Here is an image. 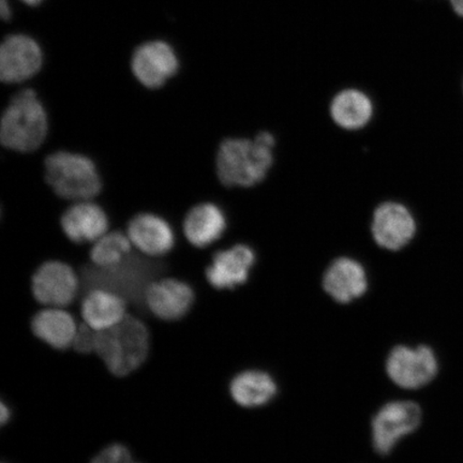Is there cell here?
<instances>
[{
	"mask_svg": "<svg viewBox=\"0 0 463 463\" xmlns=\"http://www.w3.org/2000/svg\"><path fill=\"white\" fill-rule=\"evenodd\" d=\"M230 392L241 407L258 408L269 403L276 396L277 384L269 373L248 370L232 380Z\"/></svg>",
	"mask_w": 463,
	"mask_h": 463,
	"instance_id": "obj_20",
	"label": "cell"
},
{
	"mask_svg": "<svg viewBox=\"0 0 463 463\" xmlns=\"http://www.w3.org/2000/svg\"><path fill=\"white\" fill-rule=\"evenodd\" d=\"M276 138L269 131L252 138L228 137L219 144L215 172L228 188H250L262 183L274 165Z\"/></svg>",
	"mask_w": 463,
	"mask_h": 463,
	"instance_id": "obj_2",
	"label": "cell"
},
{
	"mask_svg": "<svg viewBox=\"0 0 463 463\" xmlns=\"http://www.w3.org/2000/svg\"><path fill=\"white\" fill-rule=\"evenodd\" d=\"M31 328L43 343L55 350H66L73 344L78 324L71 312L58 307H49L33 316Z\"/></svg>",
	"mask_w": 463,
	"mask_h": 463,
	"instance_id": "obj_19",
	"label": "cell"
},
{
	"mask_svg": "<svg viewBox=\"0 0 463 463\" xmlns=\"http://www.w3.org/2000/svg\"><path fill=\"white\" fill-rule=\"evenodd\" d=\"M10 410L5 402L2 403V415H0V419H2V424L5 425L10 420Z\"/></svg>",
	"mask_w": 463,
	"mask_h": 463,
	"instance_id": "obj_27",
	"label": "cell"
},
{
	"mask_svg": "<svg viewBox=\"0 0 463 463\" xmlns=\"http://www.w3.org/2000/svg\"><path fill=\"white\" fill-rule=\"evenodd\" d=\"M132 72L148 89H158L178 71V60L170 44L152 42L138 46L132 57Z\"/></svg>",
	"mask_w": 463,
	"mask_h": 463,
	"instance_id": "obj_15",
	"label": "cell"
},
{
	"mask_svg": "<svg viewBox=\"0 0 463 463\" xmlns=\"http://www.w3.org/2000/svg\"><path fill=\"white\" fill-rule=\"evenodd\" d=\"M421 410L412 402L386 403L375 414L373 422V445L376 453L390 455L404 437L420 425Z\"/></svg>",
	"mask_w": 463,
	"mask_h": 463,
	"instance_id": "obj_8",
	"label": "cell"
},
{
	"mask_svg": "<svg viewBox=\"0 0 463 463\" xmlns=\"http://www.w3.org/2000/svg\"><path fill=\"white\" fill-rule=\"evenodd\" d=\"M256 260V252L246 244L220 249L212 254L210 263L205 266V279L218 291L234 289L245 285Z\"/></svg>",
	"mask_w": 463,
	"mask_h": 463,
	"instance_id": "obj_10",
	"label": "cell"
},
{
	"mask_svg": "<svg viewBox=\"0 0 463 463\" xmlns=\"http://www.w3.org/2000/svg\"><path fill=\"white\" fill-rule=\"evenodd\" d=\"M80 300L83 321L98 332L116 326L128 314L127 300L109 289H90Z\"/></svg>",
	"mask_w": 463,
	"mask_h": 463,
	"instance_id": "obj_18",
	"label": "cell"
},
{
	"mask_svg": "<svg viewBox=\"0 0 463 463\" xmlns=\"http://www.w3.org/2000/svg\"><path fill=\"white\" fill-rule=\"evenodd\" d=\"M43 169L46 186L61 200H94L102 193L99 167L90 156L71 150H55L46 156Z\"/></svg>",
	"mask_w": 463,
	"mask_h": 463,
	"instance_id": "obj_3",
	"label": "cell"
},
{
	"mask_svg": "<svg viewBox=\"0 0 463 463\" xmlns=\"http://www.w3.org/2000/svg\"><path fill=\"white\" fill-rule=\"evenodd\" d=\"M67 239L77 245L95 242L109 232L111 220L100 203L92 200L72 202L60 216Z\"/></svg>",
	"mask_w": 463,
	"mask_h": 463,
	"instance_id": "obj_13",
	"label": "cell"
},
{
	"mask_svg": "<svg viewBox=\"0 0 463 463\" xmlns=\"http://www.w3.org/2000/svg\"><path fill=\"white\" fill-rule=\"evenodd\" d=\"M368 285L366 269L358 260L349 257L334 260L322 277L324 291L341 305L361 298L367 292Z\"/></svg>",
	"mask_w": 463,
	"mask_h": 463,
	"instance_id": "obj_16",
	"label": "cell"
},
{
	"mask_svg": "<svg viewBox=\"0 0 463 463\" xmlns=\"http://www.w3.org/2000/svg\"><path fill=\"white\" fill-rule=\"evenodd\" d=\"M49 132L43 104L33 90L19 92L0 120V142L11 152L26 154L43 146Z\"/></svg>",
	"mask_w": 463,
	"mask_h": 463,
	"instance_id": "obj_5",
	"label": "cell"
},
{
	"mask_svg": "<svg viewBox=\"0 0 463 463\" xmlns=\"http://www.w3.org/2000/svg\"><path fill=\"white\" fill-rule=\"evenodd\" d=\"M416 234V222L407 206L398 202H384L375 208L372 235L375 244L389 251L402 250Z\"/></svg>",
	"mask_w": 463,
	"mask_h": 463,
	"instance_id": "obj_11",
	"label": "cell"
},
{
	"mask_svg": "<svg viewBox=\"0 0 463 463\" xmlns=\"http://www.w3.org/2000/svg\"><path fill=\"white\" fill-rule=\"evenodd\" d=\"M133 250L129 236L124 231L115 229L92 242L90 248L89 259L91 264L98 268H113L129 256Z\"/></svg>",
	"mask_w": 463,
	"mask_h": 463,
	"instance_id": "obj_22",
	"label": "cell"
},
{
	"mask_svg": "<svg viewBox=\"0 0 463 463\" xmlns=\"http://www.w3.org/2000/svg\"><path fill=\"white\" fill-rule=\"evenodd\" d=\"M22 2L28 5H32V7H34V5L42 4L43 0H22Z\"/></svg>",
	"mask_w": 463,
	"mask_h": 463,
	"instance_id": "obj_28",
	"label": "cell"
},
{
	"mask_svg": "<svg viewBox=\"0 0 463 463\" xmlns=\"http://www.w3.org/2000/svg\"><path fill=\"white\" fill-rule=\"evenodd\" d=\"M90 463H133L130 450L121 444L109 445Z\"/></svg>",
	"mask_w": 463,
	"mask_h": 463,
	"instance_id": "obj_24",
	"label": "cell"
},
{
	"mask_svg": "<svg viewBox=\"0 0 463 463\" xmlns=\"http://www.w3.org/2000/svg\"><path fill=\"white\" fill-rule=\"evenodd\" d=\"M150 335L146 324L127 314L116 326L97 332L95 353L109 372L119 378L129 375L146 361Z\"/></svg>",
	"mask_w": 463,
	"mask_h": 463,
	"instance_id": "obj_4",
	"label": "cell"
},
{
	"mask_svg": "<svg viewBox=\"0 0 463 463\" xmlns=\"http://www.w3.org/2000/svg\"><path fill=\"white\" fill-rule=\"evenodd\" d=\"M133 463H137V462H133Z\"/></svg>",
	"mask_w": 463,
	"mask_h": 463,
	"instance_id": "obj_29",
	"label": "cell"
},
{
	"mask_svg": "<svg viewBox=\"0 0 463 463\" xmlns=\"http://www.w3.org/2000/svg\"><path fill=\"white\" fill-rule=\"evenodd\" d=\"M146 308L159 320L175 322L187 317L196 300L190 283L176 277H161L149 283L144 293Z\"/></svg>",
	"mask_w": 463,
	"mask_h": 463,
	"instance_id": "obj_9",
	"label": "cell"
},
{
	"mask_svg": "<svg viewBox=\"0 0 463 463\" xmlns=\"http://www.w3.org/2000/svg\"><path fill=\"white\" fill-rule=\"evenodd\" d=\"M126 233L138 251L152 258H164L177 241L169 220L152 212L133 215L126 224Z\"/></svg>",
	"mask_w": 463,
	"mask_h": 463,
	"instance_id": "obj_14",
	"label": "cell"
},
{
	"mask_svg": "<svg viewBox=\"0 0 463 463\" xmlns=\"http://www.w3.org/2000/svg\"><path fill=\"white\" fill-rule=\"evenodd\" d=\"M373 115L370 98L357 90H345L334 98L331 116L334 123L345 130H360L369 124Z\"/></svg>",
	"mask_w": 463,
	"mask_h": 463,
	"instance_id": "obj_21",
	"label": "cell"
},
{
	"mask_svg": "<svg viewBox=\"0 0 463 463\" xmlns=\"http://www.w3.org/2000/svg\"><path fill=\"white\" fill-rule=\"evenodd\" d=\"M43 62L42 48L26 34H13L0 46V79L4 83L24 82L40 71Z\"/></svg>",
	"mask_w": 463,
	"mask_h": 463,
	"instance_id": "obj_12",
	"label": "cell"
},
{
	"mask_svg": "<svg viewBox=\"0 0 463 463\" xmlns=\"http://www.w3.org/2000/svg\"><path fill=\"white\" fill-rule=\"evenodd\" d=\"M31 291L38 304L61 308L79 298L80 278L65 260H46L31 277Z\"/></svg>",
	"mask_w": 463,
	"mask_h": 463,
	"instance_id": "obj_6",
	"label": "cell"
},
{
	"mask_svg": "<svg viewBox=\"0 0 463 463\" xmlns=\"http://www.w3.org/2000/svg\"><path fill=\"white\" fill-rule=\"evenodd\" d=\"M455 13L463 17V0H449Z\"/></svg>",
	"mask_w": 463,
	"mask_h": 463,
	"instance_id": "obj_26",
	"label": "cell"
},
{
	"mask_svg": "<svg viewBox=\"0 0 463 463\" xmlns=\"http://www.w3.org/2000/svg\"><path fill=\"white\" fill-rule=\"evenodd\" d=\"M170 266L164 260H155L140 251L132 250L128 257L113 268H98L80 264V298L90 289L103 288L123 297L138 312H146L144 293L150 282L161 278Z\"/></svg>",
	"mask_w": 463,
	"mask_h": 463,
	"instance_id": "obj_1",
	"label": "cell"
},
{
	"mask_svg": "<svg viewBox=\"0 0 463 463\" xmlns=\"http://www.w3.org/2000/svg\"><path fill=\"white\" fill-rule=\"evenodd\" d=\"M0 15L4 20H9L11 17V9L9 0H0Z\"/></svg>",
	"mask_w": 463,
	"mask_h": 463,
	"instance_id": "obj_25",
	"label": "cell"
},
{
	"mask_svg": "<svg viewBox=\"0 0 463 463\" xmlns=\"http://www.w3.org/2000/svg\"><path fill=\"white\" fill-rule=\"evenodd\" d=\"M228 227V219L216 203H196L184 213L182 231L195 248H206L222 239Z\"/></svg>",
	"mask_w": 463,
	"mask_h": 463,
	"instance_id": "obj_17",
	"label": "cell"
},
{
	"mask_svg": "<svg viewBox=\"0 0 463 463\" xmlns=\"http://www.w3.org/2000/svg\"><path fill=\"white\" fill-rule=\"evenodd\" d=\"M438 372V358L427 345H397L386 361L390 379L404 390L421 389L436 378Z\"/></svg>",
	"mask_w": 463,
	"mask_h": 463,
	"instance_id": "obj_7",
	"label": "cell"
},
{
	"mask_svg": "<svg viewBox=\"0 0 463 463\" xmlns=\"http://www.w3.org/2000/svg\"><path fill=\"white\" fill-rule=\"evenodd\" d=\"M97 332L96 329L87 326L85 322L80 323L73 340V349L82 353V354H90V353L95 352Z\"/></svg>",
	"mask_w": 463,
	"mask_h": 463,
	"instance_id": "obj_23",
	"label": "cell"
}]
</instances>
